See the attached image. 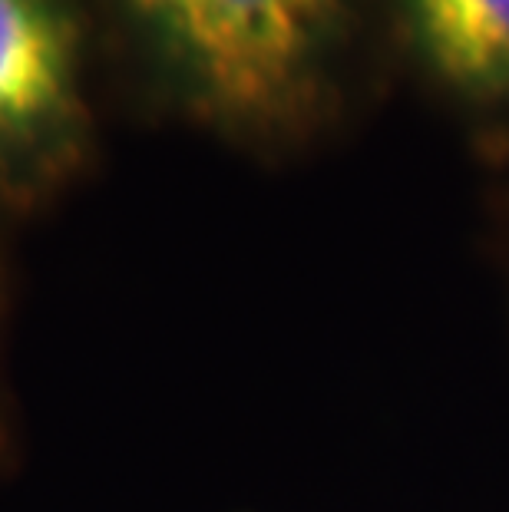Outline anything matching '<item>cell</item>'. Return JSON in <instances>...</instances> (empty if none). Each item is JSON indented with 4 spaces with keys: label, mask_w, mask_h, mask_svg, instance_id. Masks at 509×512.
<instances>
[{
    "label": "cell",
    "mask_w": 509,
    "mask_h": 512,
    "mask_svg": "<svg viewBox=\"0 0 509 512\" xmlns=\"http://www.w3.org/2000/svg\"><path fill=\"white\" fill-rule=\"evenodd\" d=\"M179 93L235 129L295 119L318 80L344 0H110Z\"/></svg>",
    "instance_id": "cell-1"
},
{
    "label": "cell",
    "mask_w": 509,
    "mask_h": 512,
    "mask_svg": "<svg viewBox=\"0 0 509 512\" xmlns=\"http://www.w3.org/2000/svg\"><path fill=\"white\" fill-rule=\"evenodd\" d=\"M90 113L70 0H0V192L30 202L80 166Z\"/></svg>",
    "instance_id": "cell-2"
},
{
    "label": "cell",
    "mask_w": 509,
    "mask_h": 512,
    "mask_svg": "<svg viewBox=\"0 0 509 512\" xmlns=\"http://www.w3.org/2000/svg\"><path fill=\"white\" fill-rule=\"evenodd\" d=\"M420 53L470 96L509 93V0H400Z\"/></svg>",
    "instance_id": "cell-3"
}]
</instances>
